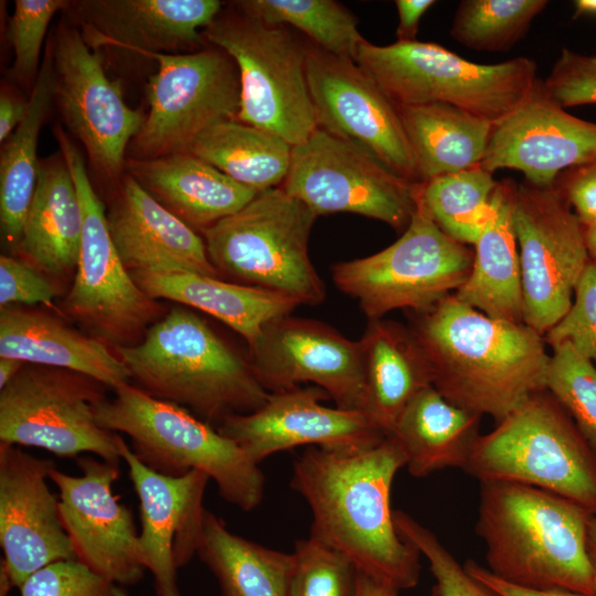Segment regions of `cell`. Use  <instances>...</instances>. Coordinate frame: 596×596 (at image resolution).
I'll return each mask as SVG.
<instances>
[{
  "label": "cell",
  "instance_id": "1",
  "mask_svg": "<svg viewBox=\"0 0 596 596\" xmlns=\"http://www.w3.org/2000/svg\"><path fill=\"white\" fill-rule=\"evenodd\" d=\"M403 467L404 454L387 436L362 449L309 447L294 460L290 480L310 507V536L398 590L415 587L421 574V553L397 533L391 508Z\"/></svg>",
  "mask_w": 596,
  "mask_h": 596
},
{
  "label": "cell",
  "instance_id": "2",
  "mask_svg": "<svg viewBox=\"0 0 596 596\" xmlns=\"http://www.w3.org/2000/svg\"><path fill=\"white\" fill-rule=\"evenodd\" d=\"M409 329L428 363L432 385L479 416L503 419L546 390L550 356L542 334L524 322L489 317L449 295L413 312Z\"/></svg>",
  "mask_w": 596,
  "mask_h": 596
},
{
  "label": "cell",
  "instance_id": "3",
  "mask_svg": "<svg viewBox=\"0 0 596 596\" xmlns=\"http://www.w3.org/2000/svg\"><path fill=\"white\" fill-rule=\"evenodd\" d=\"M480 483L475 530L493 575L532 589L595 595L587 551L590 511L535 487Z\"/></svg>",
  "mask_w": 596,
  "mask_h": 596
},
{
  "label": "cell",
  "instance_id": "4",
  "mask_svg": "<svg viewBox=\"0 0 596 596\" xmlns=\"http://www.w3.org/2000/svg\"><path fill=\"white\" fill-rule=\"evenodd\" d=\"M113 350L138 387L215 428L230 416L255 412L270 394L248 358L183 307H173L140 342Z\"/></svg>",
  "mask_w": 596,
  "mask_h": 596
},
{
  "label": "cell",
  "instance_id": "5",
  "mask_svg": "<svg viewBox=\"0 0 596 596\" xmlns=\"http://www.w3.org/2000/svg\"><path fill=\"white\" fill-rule=\"evenodd\" d=\"M114 393L95 405L96 421L107 430L126 434L142 464L171 477L202 471L226 502L243 511L260 504L264 473L217 428L137 385L124 383Z\"/></svg>",
  "mask_w": 596,
  "mask_h": 596
},
{
  "label": "cell",
  "instance_id": "6",
  "mask_svg": "<svg viewBox=\"0 0 596 596\" xmlns=\"http://www.w3.org/2000/svg\"><path fill=\"white\" fill-rule=\"evenodd\" d=\"M462 470L480 482L546 490L596 514V453L547 390L480 435Z\"/></svg>",
  "mask_w": 596,
  "mask_h": 596
},
{
  "label": "cell",
  "instance_id": "7",
  "mask_svg": "<svg viewBox=\"0 0 596 596\" xmlns=\"http://www.w3.org/2000/svg\"><path fill=\"white\" fill-rule=\"evenodd\" d=\"M317 217L278 187L259 192L202 234L221 277L284 295L299 305L317 306L326 298L324 283L308 252Z\"/></svg>",
  "mask_w": 596,
  "mask_h": 596
},
{
  "label": "cell",
  "instance_id": "8",
  "mask_svg": "<svg viewBox=\"0 0 596 596\" xmlns=\"http://www.w3.org/2000/svg\"><path fill=\"white\" fill-rule=\"evenodd\" d=\"M355 63L396 106L444 103L491 123L509 114L538 79L535 62L518 56L478 64L430 42L360 45Z\"/></svg>",
  "mask_w": 596,
  "mask_h": 596
},
{
  "label": "cell",
  "instance_id": "9",
  "mask_svg": "<svg viewBox=\"0 0 596 596\" xmlns=\"http://www.w3.org/2000/svg\"><path fill=\"white\" fill-rule=\"evenodd\" d=\"M236 8V12L219 14L202 35L237 66V120L270 131L295 147L317 128L307 77V44L287 25L268 23Z\"/></svg>",
  "mask_w": 596,
  "mask_h": 596
},
{
  "label": "cell",
  "instance_id": "10",
  "mask_svg": "<svg viewBox=\"0 0 596 596\" xmlns=\"http://www.w3.org/2000/svg\"><path fill=\"white\" fill-rule=\"evenodd\" d=\"M72 174L83 216L74 283L62 302L67 317L113 349L140 342L163 308L132 279L111 240L107 214L78 148L61 125L54 128Z\"/></svg>",
  "mask_w": 596,
  "mask_h": 596
},
{
  "label": "cell",
  "instance_id": "11",
  "mask_svg": "<svg viewBox=\"0 0 596 596\" xmlns=\"http://www.w3.org/2000/svg\"><path fill=\"white\" fill-rule=\"evenodd\" d=\"M473 257L416 204L397 241L373 255L334 264L331 275L339 290L355 299L369 320H376L396 309L426 310L455 294Z\"/></svg>",
  "mask_w": 596,
  "mask_h": 596
},
{
  "label": "cell",
  "instance_id": "12",
  "mask_svg": "<svg viewBox=\"0 0 596 596\" xmlns=\"http://www.w3.org/2000/svg\"><path fill=\"white\" fill-rule=\"evenodd\" d=\"M105 385L70 370L25 363L0 390V441L62 458L89 453L119 464V435L102 427L95 405Z\"/></svg>",
  "mask_w": 596,
  "mask_h": 596
},
{
  "label": "cell",
  "instance_id": "13",
  "mask_svg": "<svg viewBox=\"0 0 596 596\" xmlns=\"http://www.w3.org/2000/svg\"><path fill=\"white\" fill-rule=\"evenodd\" d=\"M158 63L147 85L149 111L132 139L131 159L184 153L213 126L237 120L238 70L223 50L211 45L192 53H145Z\"/></svg>",
  "mask_w": 596,
  "mask_h": 596
},
{
  "label": "cell",
  "instance_id": "14",
  "mask_svg": "<svg viewBox=\"0 0 596 596\" xmlns=\"http://www.w3.org/2000/svg\"><path fill=\"white\" fill-rule=\"evenodd\" d=\"M415 184L363 149L317 127L292 148L281 188L317 216L354 213L402 231L416 211Z\"/></svg>",
  "mask_w": 596,
  "mask_h": 596
},
{
  "label": "cell",
  "instance_id": "15",
  "mask_svg": "<svg viewBox=\"0 0 596 596\" xmlns=\"http://www.w3.org/2000/svg\"><path fill=\"white\" fill-rule=\"evenodd\" d=\"M513 225L519 245L523 322L544 336L572 306L589 262L583 226L561 190L518 184Z\"/></svg>",
  "mask_w": 596,
  "mask_h": 596
},
{
  "label": "cell",
  "instance_id": "16",
  "mask_svg": "<svg viewBox=\"0 0 596 596\" xmlns=\"http://www.w3.org/2000/svg\"><path fill=\"white\" fill-rule=\"evenodd\" d=\"M51 49L54 102L66 128L84 146L96 170L118 179L127 148L146 116L125 103L120 83L108 78L99 54L76 25L61 21Z\"/></svg>",
  "mask_w": 596,
  "mask_h": 596
},
{
  "label": "cell",
  "instance_id": "17",
  "mask_svg": "<svg viewBox=\"0 0 596 596\" xmlns=\"http://www.w3.org/2000/svg\"><path fill=\"white\" fill-rule=\"evenodd\" d=\"M307 77L317 127L363 149L395 174L417 182L397 106L355 62L310 42Z\"/></svg>",
  "mask_w": 596,
  "mask_h": 596
},
{
  "label": "cell",
  "instance_id": "18",
  "mask_svg": "<svg viewBox=\"0 0 596 596\" xmlns=\"http://www.w3.org/2000/svg\"><path fill=\"white\" fill-rule=\"evenodd\" d=\"M248 361L260 384L279 392L312 383L337 407L365 413V384L360 340L311 319L278 317L248 345Z\"/></svg>",
  "mask_w": 596,
  "mask_h": 596
},
{
  "label": "cell",
  "instance_id": "19",
  "mask_svg": "<svg viewBox=\"0 0 596 596\" xmlns=\"http://www.w3.org/2000/svg\"><path fill=\"white\" fill-rule=\"evenodd\" d=\"M81 475L56 468L50 473L58 490V512L76 560L120 586L139 583L146 571L131 511L113 491L119 464L83 456Z\"/></svg>",
  "mask_w": 596,
  "mask_h": 596
},
{
  "label": "cell",
  "instance_id": "20",
  "mask_svg": "<svg viewBox=\"0 0 596 596\" xmlns=\"http://www.w3.org/2000/svg\"><path fill=\"white\" fill-rule=\"evenodd\" d=\"M329 398L316 385L274 392L262 407L227 417L217 430L256 465L298 446L362 449L387 437L364 412L321 404Z\"/></svg>",
  "mask_w": 596,
  "mask_h": 596
},
{
  "label": "cell",
  "instance_id": "21",
  "mask_svg": "<svg viewBox=\"0 0 596 596\" xmlns=\"http://www.w3.org/2000/svg\"><path fill=\"white\" fill-rule=\"evenodd\" d=\"M53 468L52 460L0 441V570L13 587L51 563L76 560L46 482Z\"/></svg>",
  "mask_w": 596,
  "mask_h": 596
},
{
  "label": "cell",
  "instance_id": "22",
  "mask_svg": "<svg viewBox=\"0 0 596 596\" xmlns=\"http://www.w3.org/2000/svg\"><path fill=\"white\" fill-rule=\"evenodd\" d=\"M596 159V123L555 103L538 78L523 99L493 123L480 167L522 172L535 187H552L567 169Z\"/></svg>",
  "mask_w": 596,
  "mask_h": 596
},
{
  "label": "cell",
  "instance_id": "23",
  "mask_svg": "<svg viewBox=\"0 0 596 596\" xmlns=\"http://www.w3.org/2000/svg\"><path fill=\"white\" fill-rule=\"evenodd\" d=\"M119 453L139 500L141 562L153 578L156 596H181L177 571L196 555L209 476L191 470L179 477L159 473L134 454L119 435Z\"/></svg>",
  "mask_w": 596,
  "mask_h": 596
},
{
  "label": "cell",
  "instance_id": "24",
  "mask_svg": "<svg viewBox=\"0 0 596 596\" xmlns=\"http://www.w3.org/2000/svg\"><path fill=\"white\" fill-rule=\"evenodd\" d=\"M217 0H81L67 11L93 50L182 54L203 49L202 31L220 14Z\"/></svg>",
  "mask_w": 596,
  "mask_h": 596
},
{
  "label": "cell",
  "instance_id": "25",
  "mask_svg": "<svg viewBox=\"0 0 596 596\" xmlns=\"http://www.w3.org/2000/svg\"><path fill=\"white\" fill-rule=\"evenodd\" d=\"M108 230L129 272L220 277L203 237L151 196L130 174L107 213Z\"/></svg>",
  "mask_w": 596,
  "mask_h": 596
},
{
  "label": "cell",
  "instance_id": "26",
  "mask_svg": "<svg viewBox=\"0 0 596 596\" xmlns=\"http://www.w3.org/2000/svg\"><path fill=\"white\" fill-rule=\"evenodd\" d=\"M0 358L70 370L113 390L131 380L106 343L54 316L12 306L0 309Z\"/></svg>",
  "mask_w": 596,
  "mask_h": 596
},
{
  "label": "cell",
  "instance_id": "27",
  "mask_svg": "<svg viewBox=\"0 0 596 596\" xmlns=\"http://www.w3.org/2000/svg\"><path fill=\"white\" fill-rule=\"evenodd\" d=\"M126 166L151 196L196 232L238 212L258 194L188 152L130 158Z\"/></svg>",
  "mask_w": 596,
  "mask_h": 596
},
{
  "label": "cell",
  "instance_id": "28",
  "mask_svg": "<svg viewBox=\"0 0 596 596\" xmlns=\"http://www.w3.org/2000/svg\"><path fill=\"white\" fill-rule=\"evenodd\" d=\"M517 190L512 179L497 182L489 220L475 243L471 272L454 295L489 317L522 323V280L513 225Z\"/></svg>",
  "mask_w": 596,
  "mask_h": 596
},
{
  "label": "cell",
  "instance_id": "29",
  "mask_svg": "<svg viewBox=\"0 0 596 596\" xmlns=\"http://www.w3.org/2000/svg\"><path fill=\"white\" fill-rule=\"evenodd\" d=\"M362 347L365 414L391 436L409 402L432 385L428 363L409 327L370 320Z\"/></svg>",
  "mask_w": 596,
  "mask_h": 596
},
{
  "label": "cell",
  "instance_id": "30",
  "mask_svg": "<svg viewBox=\"0 0 596 596\" xmlns=\"http://www.w3.org/2000/svg\"><path fill=\"white\" fill-rule=\"evenodd\" d=\"M151 298L166 299L210 315L251 345L269 321L299 306L284 295L196 273L129 272Z\"/></svg>",
  "mask_w": 596,
  "mask_h": 596
},
{
  "label": "cell",
  "instance_id": "31",
  "mask_svg": "<svg viewBox=\"0 0 596 596\" xmlns=\"http://www.w3.org/2000/svg\"><path fill=\"white\" fill-rule=\"evenodd\" d=\"M83 231L82 209L72 174L60 152L40 162L33 199L18 248L43 274L76 269Z\"/></svg>",
  "mask_w": 596,
  "mask_h": 596
},
{
  "label": "cell",
  "instance_id": "32",
  "mask_svg": "<svg viewBox=\"0 0 596 596\" xmlns=\"http://www.w3.org/2000/svg\"><path fill=\"white\" fill-rule=\"evenodd\" d=\"M481 416L445 398L433 385L406 406L392 433L405 467L416 478L446 468H464L481 435Z\"/></svg>",
  "mask_w": 596,
  "mask_h": 596
},
{
  "label": "cell",
  "instance_id": "33",
  "mask_svg": "<svg viewBox=\"0 0 596 596\" xmlns=\"http://www.w3.org/2000/svg\"><path fill=\"white\" fill-rule=\"evenodd\" d=\"M417 182L480 166L493 123L454 105L397 106Z\"/></svg>",
  "mask_w": 596,
  "mask_h": 596
},
{
  "label": "cell",
  "instance_id": "34",
  "mask_svg": "<svg viewBox=\"0 0 596 596\" xmlns=\"http://www.w3.org/2000/svg\"><path fill=\"white\" fill-rule=\"evenodd\" d=\"M54 66L51 45L45 50L29 98L28 111L2 143L0 156V225L4 240L18 247L38 179V141L54 102Z\"/></svg>",
  "mask_w": 596,
  "mask_h": 596
},
{
  "label": "cell",
  "instance_id": "35",
  "mask_svg": "<svg viewBox=\"0 0 596 596\" xmlns=\"http://www.w3.org/2000/svg\"><path fill=\"white\" fill-rule=\"evenodd\" d=\"M217 579L222 596H287L294 554L273 550L232 533L204 510L196 550Z\"/></svg>",
  "mask_w": 596,
  "mask_h": 596
},
{
  "label": "cell",
  "instance_id": "36",
  "mask_svg": "<svg viewBox=\"0 0 596 596\" xmlns=\"http://www.w3.org/2000/svg\"><path fill=\"white\" fill-rule=\"evenodd\" d=\"M292 148L270 131L227 120L203 132L188 153L259 193L281 187L290 168Z\"/></svg>",
  "mask_w": 596,
  "mask_h": 596
},
{
  "label": "cell",
  "instance_id": "37",
  "mask_svg": "<svg viewBox=\"0 0 596 596\" xmlns=\"http://www.w3.org/2000/svg\"><path fill=\"white\" fill-rule=\"evenodd\" d=\"M497 182L480 166L416 182V204L448 236L473 244L485 228L491 211Z\"/></svg>",
  "mask_w": 596,
  "mask_h": 596
},
{
  "label": "cell",
  "instance_id": "38",
  "mask_svg": "<svg viewBox=\"0 0 596 596\" xmlns=\"http://www.w3.org/2000/svg\"><path fill=\"white\" fill-rule=\"evenodd\" d=\"M234 4L268 23L300 30L313 44L353 62L365 41L355 17L334 0H245Z\"/></svg>",
  "mask_w": 596,
  "mask_h": 596
},
{
  "label": "cell",
  "instance_id": "39",
  "mask_svg": "<svg viewBox=\"0 0 596 596\" xmlns=\"http://www.w3.org/2000/svg\"><path fill=\"white\" fill-rule=\"evenodd\" d=\"M546 0H462L450 35L476 51L507 52L521 41Z\"/></svg>",
  "mask_w": 596,
  "mask_h": 596
},
{
  "label": "cell",
  "instance_id": "40",
  "mask_svg": "<svg viewBox=\"0 0 596 596\" xmlns=\"http://www.w3.org/2000/svg\"><path fill=\"white\" fill-rule=\"evenodd\" d=\"M552 350L545 389L596 453V365L568 343Z\"/></svg>",
  "mask_w": 596,
  "mask_h": 596
},
{
  "label": "cell",
  "instance_id": "41",
  "mask_svg": "<svg viewBox=\"0 0 596 596\" xmlns=\"http://www.w3.org/2000/svg\"><path fill=\"white\" fill-rule=\"evenodd\" d=\"M287 596H355L359 570L344 554L309 536L294 547Z\"/></svg>",
  "mask_w": 596,
  "mask_h": 596
},
{
  "label": "cell",
  "instance_id": "42",
  "mask_svg": "<svg viewBox=\"0 0 596 596\" xmlns=\"http://www.w3.org/2000/svg\"><path fill=\"white\" fill-rule=\"evenodd\" d=\"M393 518L400 536L427 560L435 579L434 596H499L471 576L437 536L413 517L394 510Z\"/></svg>",
  "mask_w": 596,
  "mask_h": 596
},
{
  "label": "cell",
  "instance_id": "43",
  "mask_svg": "<svg viewBox=\"0 0 596 596\" xmlns=\"http://www.w3.org/2000/svg\"><path fill=\"white\" fill-rule=\"evenodd\" d=\"M65 0H15L9 22V40L14 61L11 76L24 84H34L39 71L42 44L54 14L70 6Z\"/></svg>",
  "mask_w": 596,
  "mask_h": 596
},
{
  "label": "cell",
  "instance_id": "44",
  "mask_svg": "<svg viewBox=\"0 0 596 596\" xmlns=\"http://www.w3.org/2000/svg\"><path fill=\"white\" fill-rule=\"evenodd\" d=\"M19 589L21 596H128L124 586L77 560L57 561L40 568Z\"/></svg>",
  "mask_w": 596,
  "mask_h": 596
},
{
  "label": "cell",
  "instance_id": "45",
  "mask_svg": "<svg viewBox=\"0 0 596 596\" xmlns=\"http://www.w3.org/2000/svg\"><path fill=\"white\" fill-rule=\"evenodd\" d=\"M572 306L544 336L552 349L571 344L596 365V264L588 262L574 289Z\"/></svg>",
  "mask_w": 596,
  "mask_h": 596
},
{
  "label": "cell",
  "instance_id": "46",
  "mask_svg": "<svg viewBox=\"0 0 596 596\" xmlns=\"http://www.w3.org/2000/svg\"><path fill=\"white\" fill-rule=\"evenodd\" d=\"M543 86L563 108L596 104V55L563 47Z\"/></svg>",
  "mask_w": 596,
  "mask_h": 596
},
{
  "label": "cell",
  "instance_id": "47",
  "mask_svg": "<svg viewBox=\"0 0 596 596\" xmlns=\"http://www.w3.org/2000/svg\"><path fill=\"white\" fill-rule=\"evenodd\" d=\"M55 287L42 272L25 260L0 256V306L12 304L51 306Z\"/></svg>",
  "mask_w": 596,
  "mask_h": 596
},
{
  "label": "cell",
  "instance_id": "48",
  "mask_svg": "<svg viewBox=\"0 0 596 596\" xmlns=\"http://www.w3.org/2000/svg\"><path fill=\"white\" fill-rule=\"evenodd\" d=\"M555 185L583 227L596 224V159L565 170Z\"/></svg>",
  "mask_w": 596,
  "mask_h": 596
},
{
  "label": "cell",
  "instance_id": "49",
  "mask_svg": "<svg viewBox=\"0 0 596 596\" xmlns=\"http://www.w3.org/2000/svg\"><path fill=\"white\" fill-rule=\"evenodd\" d=\"M464 566L471 576L496 592L499 596H596L562 589L539 590L526 588L497 577L487 567L473 561L466 562Z\"/></svg>",
  "mask_w": 596,
  "mask_h": 596
},
{
  "label": "cell",
  "instance_id": "50",
  "mask_svg": "<svg viewBox=\"0 0 596 596\" xmlns=\"http://www.w3.org/2000/svg\"><path fill=\"white\" fill-rule=\"evenodd\" d=\"M435 3L433 0H396L398 11L397 41H414L421 18Z\"/></svg>",
  "mask_w": 596,
  "mask_h": 596
},
{
  "label": "cell",
  "instance_id": "51",
  "mask_svg": "<svg viewBox=\"0 0 596 596\" xmlns=\"http://www.w3.org/2000/svg\"><path fill=\"white\" fill-rule=\"evenodd\" d=\"M28 100L13 94L1 92L0 95V141L3 143L24 119Z\"/></svg>",
  "mask_w": 596,
  "mask_h": 596
},
{
  "label": "cell",
  "instance_id": "52",
  "mask_svg": "<svg viewBox=\"0 0 596 596\" xmlns=\"http://www.w3.org/2000/svg\"><path fill=\"white\" fill-rule=\"evenodd\" d=\"M398 589L359 571L355 596H398Z\"/></svg>",
  "mask_w": 596,
  "mask_h": 596
},
{
  "label": "cell",
  "instance_id": "53",
  "mask_svg": "<svg viewBox=\"0 0 596 596\" xmlns=\"http://www.w3.org/2000/svg\"><path fill=\"white\" fill-rule=\"evenodd\" d=\"M24 364L17 359L0 358V390L20 372Z\"/></svg>",
  "mask_w": 596,
  "mask_h": 596
},
{
  "label": "cell",
  "instance_id": "54",
  "mask_svg": "<svg viewBox=\"0 0 596 596\" xmlns=\"http://www.w3.org/2000/svg\"><path fill=\"white\" fill-rule=\"evenodd\" d=\"M587 551L593 572L594 594L596 595V514L593 515L589 524Z\"/></svg>",
  "mask_w": 596,
  "mask_h": 596
},
{
  "label": "cell",
  "instance_id": "55",
  "mask_svg": "<svg viewBox=\"0 0 596 596\" xmlns=\"http://www.w3.org/2000/svg\"><path fill=\"white\" fill-rule=\"evenodd\" d=\"M574 18L596 17V0H576L573 2Z\"/></svg>",
  "mask_w": 596,
  "mask_h": 596
},
{
  "label": "cell",
  "instance_id": "56",
  "mask_svg": "<svg viewBox=\"0 0 596 596\" xmlns=\"http://www.w3.org/2000/svg\"><path fill=\"white\" fill-rule=\"evenodd\" d=\"M583 231L589 260L596 264V224L583 227Z\"/></svg>",
  "mask_w": 596,
  "mask_h": 596
}]
</instances>
